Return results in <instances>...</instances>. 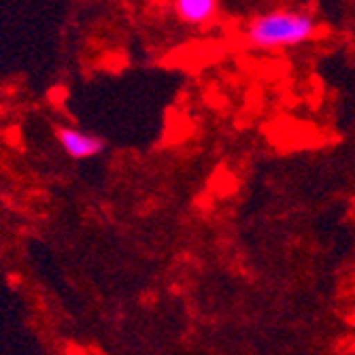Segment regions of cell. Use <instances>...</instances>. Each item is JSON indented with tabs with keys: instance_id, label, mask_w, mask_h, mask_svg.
Segmentation results:
<instances>
[{
	"instance_id": "6da1fadb",
	"label": "cell",
	"mask_w": 355,
	"mask_h": 355,
	"mask_svg": "<svg viewBox=\"0 0 355 355\" xmlns=\"http://www.w3.org/2000/svg\"><path fill=\"white\" fill-rule=\"evenodd\" d=\"M319 30L309 11L277 9L251 17L243 28V37L253 49H285L313 41Z\"/></svg>"
},
{
	"instance_id": "7a4b0ae2",
	"label": "cell",
	"mask_w": 355,
	"mask_h": 355,
	"mask_svg": "<svg viewBox=\"0 0 355 355\" xmlns=\"http://www.w3.org/2000/svg\"><path fill=\"white\" fill-rule=\"evenodd\" d=\"M55 139L60 147L64 149V153L73 159H87L94 155H101L105 151L103 139L94 137L89 132H83V130H77L73 125H58Z\"/></svg>"
},
{
	"instance_id": "3957f363",
	"label": "cell",
	"mask_w": 355,
	"mask_h": 355,
	"mask_svg": "<svg viewBox=\"0 0 355 355\" xmlns=\"http://www.w3.org/2000/svg\"><path fill=\"white\" fill-rule=\"evenodd\" d=\"M173 11L181 24L200 28L211 24L219 15V3L217 0H177Z\"/></svg>"
}]
</instances>
